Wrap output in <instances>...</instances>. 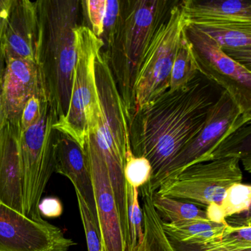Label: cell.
Instances as JSON below:
<instances>
[{"mask_svg":"<svg viewBox=\"0 0 251 251\" xmlns=\"http://www.w3.org/2000/svg\"><path fill=\"white\" fill-rule=\"evenodd\" d=\"M87 13L92 31L97 37H102L103 34V23L106 10L107 0H86L81 1Z\"/></svg>","mask_w":251,"mask_h":251,"instance_id":"f1b7e54d","label":"cell"},{"mask_svg":"<svg viewBox=\"0 0 251 251\" xmlns=\"http://www.w3.org/2000/svg\"><path fill=\"white\" fill-rule=\"evenodd\" d=\"M205 212L206 219L208 221L216 224L224 225V226L227 224L224 212L222 209L220 204H209L205 208Z\"/></svg>","mask_w":251,"mask_h":251,"instance_id":"d6a6232c","label":"cell"},{"mask_svg":"<svg viewBox=\"0 0 251 251\" xmlns=\"http://www.w3.org/2000/svg\"><path fill=\"white\" fill-rule=\"evenodd\" d=\"M186 26L180 2L176 1L157 27L139 69L133 116L170 88L173 62Z\"/></svg>","mask_w":251,"mask_h":251,"instance_id":"52a82bcc","label":"cell"},{"mask_svg":"<svg viewBox=\"0 0 251 251\" xmlns=\"http://www.w3.org/2000/svg\"><path fill=\"white\" fill-rule=\"evenodd\" d=\"M78 0L36 1L38 33L35 61L41 89L57 119L68 112L75 67V30L79 25Z\"/></svg>","mask_w":251,"mask_h":251,"instance_id":"7a4b0ae2","label":"cell"},{"mask_svg":"<svg viewBox=\"0 0 251 251\" xmlns=\"http://www.w3.org/2000/svg\"><path fill=\"white\" fill-rule=\"evenodd\" d=\"M226 226L205 220H189L177 223L162 221V227L169 239L182 243L202 245L219 241Z\"/></svg>","mask_w":251,"mask_h":251,"instance_id":"ffe728a7","label":"cell"},{"mask_svg":"<svg viewBox=\"0 0 251 251\" xmlns=\"http://www.w3.org/2000/svg\"><path fill=\"white\" fill-rule=\"evenodd\" d=\"M75 245L60 227L0 202V251H68Z\"/></svg>","mask_w":251,"mask_h":251,"instance_id":"8fae6325","label":"cell"},{"mask_svg":"<svg viewBox=\"0 0 251 251\" xmlns=\"http://www.w3.org/2000/svg\"><path fill=\"white\" fill-rule=\"evenodd\" d=\"M198 73L199 66L195 51L184 29L173 62L169 89L175 91L184 87Z\"/></svg>","mask_w":251,"mask_h":251,"instance_id":"7402d4cb","label":"cell"},{"mask_svg":"<svg viewBox=\"0 0 251 251\" xmlns=\"http://www.w3.org/2000/svg\"><path fill=\"white\" fill-rule=\"evenodd\" d=\"M223 90L199 73L184 87L168 89L133 116L129 123L132 152L149 161L151 180L199 134Z\"/></svg>","mask_w":251,"mask_h":251,"instance_id":"6da1fadb","label":"cell"},{"mask_svg":"<svg viewBox=\"0 0 251 251\" xmlns=\"http://www.w3.org/2000/svg\"><path fill=\"white\" fill-rule=\"evenodd\" d=\"M186 25L212 38L227 56L251 70V23L192 21Z\"/></svg>","mask_w":251,"mask_h":251,"instance_id":"e0dca14e","label":"cell"},{"mask_svg":"<svg viewBox=\"0 0 251 251\" xmlns=\"http://www.w3.org/2000/svg\"><path fill=\"white\" fill-rule=\"evenodd\" d=\"M56 122V117L46 101L39 121L21 132L23 214L36 221L44 220L39 211V204L47 185L55 173L53 124Z\"/></svg>","mask_w":251,"mask_h":251,"instance_id":"ba28073f","label":"cell"},{"mask_svg":"<svg viewBox=\"0 0 251 251\" xmlns=\"http://www.w3.org/2000/svg\"><path fill=\"white\" fill-rule=\"evenodd\" d=\"M142 198L144 237L142 243L138 244L130 251H176L171 241L164 232L162 220L152 202V192L149 184L140 188Z\"/></svg>","mask_w":251,"mask_h":251,"instance_id":"d6986e66","label":"cell"},{"mask_svg":"<svg viewBox=\"0 0 251 251\" xmlns=\"http://www.w3.org/2000/svg\"><path fill=\"white\" fill-rule=\"evenodd\" d=\"M5 63H6V57H5V46H4L0 48V129L6 121L5 111H4L3 102H2V81H3L4 73H5Z\"/></svg>","mask_w":251,"mask_h":251,"instance_id":"836d02e7","label":"cell"},{"mask_svg":"<svg viewBox=\"0 0 251 251\" xmlns=\"http://www.w3.org/2000/svg\"><path fill=\"white\" fill-rule=\"evenodd\" d=\"M20 120L0 129V202L23 213V169Z\"/></svg>","mask_w":251,"mask_h":251,"instance_id":"4fadbf2b","label":"cell"},{"mask_svg":"<svg viewBox=\"0 0 251 251\" xmlns=\"http://www.w3.org/2000/svg\"><path fill=\"white\" fill-rule=\"evenodd\" d=\"M171 241L173 247L176 251H211L204 249L201 245H195V244L182 243V242H176L175 240ZM242 251H251V249L245 250Z\"/></svg>","mask_w":251,"mask_h":251,"instance_id":"e575fe53","label":"cell"},{"mask_svg":"<svg viewBox=\"0 0 251 251\" xmlns=\"http://www.w3.org/2000/svg\"><path fill=\"white\" fill-rule=\"evenodd\" d=\"M55 173L67 177L97 217L93 184L84 150L73 138L55 130L54 136ZM98 218V217H97Z\"/></svg>","mask_w":251,"mask_h":251,"instance_id":"9a60e30c","label":"cell"},{"mask_svg":"<svg viewBox=\"0 0 251 251\" xmlns=\"http://www.w3.org/2000/svg\"><path fill=\"white\" fill-rule=\"evenodd\" d=\"M242 170L236 157H226L186 167L167 179L157 189V195L186 200L199 207L221 203L226 190L242 183Z\"/></svg>","mask_w":251,"mask_h":251,"instance_id":"9c48e42d","label":"cell"},{"mask_svg":"<svg viewBox=\"0 0 251 251\" xmlns=\"http://www.w3.org/2000/svg\"><path fill=\"white\" fill-rule=\"evenodd\" d=\"M152 202L162 221L177 223L189 220H205V210L191 201L152 194Z\"/></svg>","mask_w":251,"mask_h":251,"instance_id":"603a6c76","label":"cell"},{"mask_svg":"<svg viewBox=\"0 0 251 251\" xmlns=\"http://www.w3.org/2000/svg\"><path fill=\"white\" fill-rule=\"evenodd\" d=\"M13 0H0V48L5 46L7 19Z\"/></svg>","mask_w":251,"mask_h":251,"instance_id":"1f68e13d","label":"cell"},{"mask_svg":"<svg viewBox=\"0 0 251 251\" xmlns=\"http://www.w3.org/2000/svg\"><path fill=\"white\" fill-rule=\"evenodd\" d=\"M167 0L120 1L118 19L104 39V50L120 97L134 114V88L139 69L160 23L174 4Z\"/></svg>","mask_w":251,"mask_h":251,"instance_id":"277c9868","label":"cell"},{"mask_svg":"<svg viewBox=\"0 0 251 251\" xmlns=\"http://www.w3.org/2000/svg\"><path fill=\"white\" fill-rule=\"evenodd\" d=\"M223 237L219 241L201 245L211 251H242L251 249V211L226 219Z\"/></svg>","mask_w":251,"mask_h":251,"instance_id":"44dd1931","label":"cell"},{"mask_svg":"<svg viewBox=\"0 0 251 251\" xmlns=\"http://www.w3.org/2000/svg\"><path fill=\"white\" fill-rule=\"evenodd\" d=\"M95 77L101 112L96 124L88 131L83 150L99 157L106 167L129 251L130 237L124 166L126 153L131 150L130 117L119 93L104 49L98 52L95 59Z\"/></svg>","mask_w":251,"mask_h":251,"instance_id":"3957f363","label":"cell"},{"mask_svg":"<svg viewBox=\"0 0 251 251\" xmlns=\"http://www.w3.org/2000/svg\"><path fill=\"white\" fill-rule=\"evenodd\" d=\"M75 36L77 58L68 112L62 121L53 124V128L71 136L83 149L88 131L100 115L95 59L105 45L87 26H77Z\"/></svg>","mask_w":251,"mask_h":251,"instance_id":"5b68a950","label":"cell"},{"mask_svg":"<svg viewBox=\"0 0 251 251\" xmlns=\"http://www.w3.org/2000/svg\"><path fill=\"white\" fill-rule=\"evenodd\" d=\"M180 7L186 22H238L251 23L250 0H184Z\"/></svg>","mask_w":251,"mask_h":251,"instance_id":"ac0fdd59","label":"cell"},{"mask_svg":"<svg viewBox=\"0 0 251 251\" xmlns=\"http://www.w3.org/2000/svg\"><path fill=\"white\" fill-rule=\"evenodd\" d=\"M251 121V110L247 108L228 92L223 90L208 113L199 134L148 183L151 192L155 193L165 180L177 176L186 167L211 161L214 151L229 136Z\"/></svg>","mask_w":251,"mask_h":251,"instance_id":"8992f818","label":"cell"},{"mask_svg":"<svg viewBox=\"0 0 251 251\" xmlns=\"http://www.w3.org/2000/svg\"><path fill=\"white\" fill-rule=\"evenodd\" d=\"M39 211L41 215L48 217H56L62 212V205L59 200L55 198H47L41 201L39 204Z\"/></svg>","mask_w":251,"mask_h":251,"instance_id":"4dcf8cb0","label":"cell"},{"mask_svg":"<svg viewBox=\"0 0 251 251\" xmlns=\"http://www.w3.org/2000/svg\"><path fill=\"white\" fill-rule=\"evenodd\" d=\"M46 101L42 94L33 95L27 100L20 116L21 132L25 131L39 121Z\"/></svg>","mask_w":251,"mask_h":251,"instance_id":"83f0119b","label":"cell"},{"mask_svg":"<svg viewBox=\"0 0 251 251\" xmlns=\"http://www.w3.org/2000/svg\"><path fill=\"white\" fill-rule=\"evenodd\" d=\"M120 11V1L118 0H107L106 10L103 23V34L102 40L109 36L115 26L118 19Z\"/></svg>","mask_w":251,"mask_h":251,"instance_id":"f546056e","label":"cell"},{"mask_svg":"<svg viewBox=\"0 0 251 251\" xmlns=\"http://www.w3.org/2000/svg\"><path fill=\"white\" fill-rule=\"evenodd\" d=\"M251 186L242 183H234L226 190L220 205L225 217H231L251 211Z\"/></svg>","mask_w":251,"mask_h":251,"instance_id":"cb8c5ba5","label":"cell"},{"mask_svg":"<svg viewBox=\"0 0 251 251\" xmlns=\"http://www.w3.org/2000/svg\"><path fill=\"white\" fill-rule=\"evenodd\" d=\"M185 32L193 47L199 73L251 109V70L227 56L212 38L194 26L186 25Z\"/></svg>","mask_w":251,"mask_h":251,"instance_id":"30bf717a","label":"cell"},{"mask_svg":"<svg viewBox=\"0 0 251 251\" xmlns=\"http://www.w3.org/2000/svg\"><path fill=\"white\" fill-rule=\"evenodd\" d=\"M76 192L79 211L86 235L88 251H102L100 230L98 218L94 215L83 197Z\"/></svg>","mask_w":251,"mask_h":251,"instance_id":"4316f807","label":"cell"},{"mask_svg":"<svg viewBox=\"0 0 251 251\" xmlns=\"http://www.w3.org/2000/svg\"><path fill=\"white\" fill-rule=\"evenodd\" d=\"M127 185L128 223L130 229V250L142 243L144 237L143 213L139 201V189ZM129 250V251H130Z\"/></svg>","mask_w":251,"mask_h":251,"instance_id":"484cf974","label":"cell"},{"mask_svg":"<svg viewBox=\"0 0 251 251\" xmlns=\"http://www.w3.org/2000/svg\"><path fill=\"white\" fill-rule=\"evenodd\" d=\"M85 152L92 176L102 251H127L118 206L106 167L99 157Z\"/></svg>","mask_w":251,"mask_h":251,"instance_id":"7c38bea8","label":"cell"},{"mask_svg":"<svg viewBox=\"0 0 251 251\" xmlns=\"http://www.w3.org/2000/svg\"><path fill=\"white\" fill-rule=\"evenodd\" d=\"M124 177L126 183L132 187L140 189L152 179V167L147 158L135 156L130 150L126 153Z\"/></svg>","mask_w":251,"mask_h":251,"instance_id":"d4e9b609","label":"cell"},{"mask_svg":"<svg viewBox=\"0 0 251 251\" xmlns=\"http://www.w3.org/2000/svg\"><path fill=\"white\" fill-rule=\"evenodd\" d=\"M37 33L36 2L13 0L5 27L6 58H23L35 61Z\"/></svg>","mask_w":251,"mask_h":251,"instance_id":"2e32d148","label":"cell"},{"mask_svg":"<svg viewBox=\"0 0 251 251\" xmlns=\"http://www.w3.org/2000/svg\"><path fill=\"white\" fill-rule=\"evenodd\" d=\"M39 94L42 92L36 62L23 58H6L2 81V102L6 120H20L26 102Z\"/></svg>","mask_w":251,"mask_h":251,"instance_id":"5bb4252c","label":"cell"}]
</instances>
